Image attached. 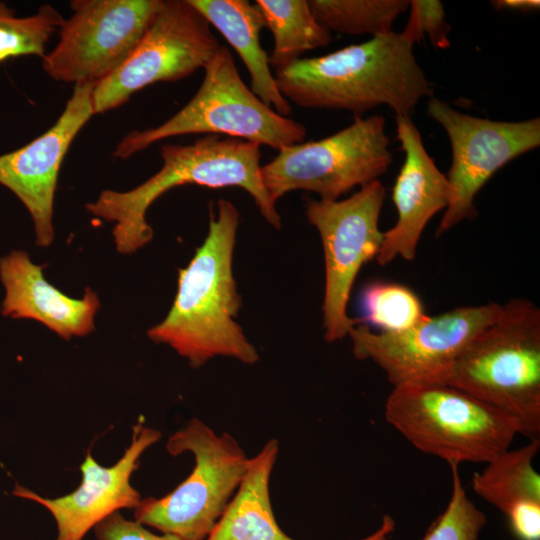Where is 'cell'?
I'll return each mask as SVG.
<instances>
[{"instance_id": "10", "label": "cell", "mask_w": 540, "mask_h": 540, "mask_svg": "<svg viewBox=\"0 0 540 540\" xmlns=\"http://www.w3.org/2000/svg\"><path fill=\"white\" fill-rule=\"evenodd\" d=\"M386 196L380 180L361 187L343 200H310L306 216L318 231L324 251V337L338 341L361 323L347 314L356 276L362 266L376 258L383 241L379 218Z\"/></svg>"}, {"instance_id": "14", "label": "cell", "mask_w": 540, "mask_h": 540, "mask_svg": "<svg viewBox=\"0 0 540 540\" xmlns=\"http://www.w3.org/2000/svg\"><path fill=\"white\" fill-rule=\"evenodd\" d=\"M94 85H74L53 126L26 145L0 155V184L29 212L37 246L48 247L54 240L53 208L59 171L74 138L94 115Z\"/></svg>"}, {"instance_id": "22", "label": "cell", "mask_w": 540, "mask_h": 540, "mask_svg": "<svg viewBox=\"0 0 540 540\" xmlns=\"http://www.w3.org/2000/svg\"><path fill=\"white\" fill-rule=\"evenodd\" d=\"M317 22L331 33L377 37L393 32L410 0H310Z\"/></svg>"}, {"instance_id": "18", "label": "cell", "mask_w": 540, "mask_h": 540, "mask_svg": "<svg viewBox=\"0 0 540 540\" xmlns=\"http://www.w3.org/2000/svg\"><path fill=\"white\" fill-rule=\"evenodd\" d=\"M540 439L507 449L474 473L476 494L500 510L518 540H540V475L533 467Z\"/></svg>"}, {"instance_id": "4", "label": "cell", "mask_w": 540, "mask_h": 540, "mask_svg": "<svg viewBox=\"0 0 540 540\" xmlns=\"http://www.w3.org/2000/svg\"><path fill=\"white\" fill-rule=\"evenodd\" d=\"M511 418L519 434L540 439V309L512 299L461 352L444 383Z\"/></svg>"}, {"instance_id": "24", "label": "cell", "mask_w": 540, "mask_h": 540, "mask_svg": "<svg viewBox=\"0 0 540 540\" xmlns=\"http://www.w3.org/2000/svg\"><path fill=\"white\" fill-rule=\"evenodd\" d=\"M361 323L373 325L382 332H398L417 324L425 315L420 298L407 286L375 282L362 294Z\"/></svg>"}, {"instance_id": "13", "label": "cell", "mask_w": 540, "mask_h": 540, "mask_svg": "<svg viewBox=\"0 0 540 540\" xmlns=\"http://www.w3.org/2000/svg\"><path fill=\"white\" fill-rule=\"evenodd\" d=\"M428 115L443 127L451 144L452 162L446 175L449 204L436 236L477 215V193L504 165L540 145V118L494 121L462 113L445 101L431 97Z\"/></svg>"}, {"instance_id": "15", "label": "cell", "mask_w": 540, "mask_h": 540, "mask_svg": "<svg viewBox=\"0 0 540 540\" xmlns=\"http://www.w3.org/2000/svg\"><path fill=\"white\" fill-rule=\"evenodd\" d=\"M160 438V431L144 426L140 417L132 427L130 445L113 466L100 465L90 450L87 451L80 465L81 483L73 492L51 499L16 485L12 493L49 510L57 524L55 540H82L91 528L111 514L137 507L141 495L130 484V477L139 468L144 451Z\"/></svg>"}, {"instance_id": "5", "label": "cell", "mask_w": 540, "mask_h": 540, "mask_svg": "<svg viewBox=\"0 0 540 540\" xmlns=\"http://www.w3.org/2000/svg\"><path fill=\"white\" fill-rule=\"evenodd\" d=\"M384 414L414 447L449 464L488 463L519 434L502 412L442 383L393 387Z\"/></svg>"}, {"instance_id": "6", "label": "cell", "mask_w": 540, "mask_h": 540, "mask_svg": "<svg viewBox=\"0 0 540 540\" xmlns=\"http://www.w3.org/2000/svg\"><path fill=\"white\" fill-rule=\"evenodd\" d=\"M203 69V81L185 106L157 127L129 132L113 156L126 159L158 141L185 134H223L278 151L304 141V125L280 115L251 91L226 46H220Z\"/></svg>"}, {"instance_id": "11", "label": "cell", "mask_w": 540, "mask_h": 540, "mask_svg": "<svg viewBox=\"0 0 540 540\" xmlns=\"http://www.w3.org/2000/svg\"><path fill=\"white\" fill-rule=\"evenodd\" d=\"M501 311L502 305L494 302L457 307L436 316L426 314L403 331L373 332L359 323L348 335L354 356L377 364L393 387L444 383L461 352Z\"/></svg>"}, {"instance_id": "23", "label": "cell", "mask_w": 540, "mask_h": 540, "mask_svg": "<svg viewBox=\"0 0 540 540\" xmlns=\"http://www.w3.org/2000/svg\"><path fill=\"white\" fill-rule=\"evenodd\" d=\"M63 22L62 14L50 4L40 6L33 15L17 17L0 1V63L24 55L43 58L47 43Z\"/></svg>"}, {"instance_id": "8", "label": "cell", "mask_w": 540, "mask_h": 540, "mask_svg": "<svg viewBox=\"0 0 540 540\" xmlns=\"http://www.w3.org/2000/svg\"><path fill=\"white\" fill-rule=\"evenodd\" d=\"M389 146L385 117H354L349 126L328 137L279 150L262 165V181L275 204L295 190L314 192L322 200H339L388 171L393 162Z\"/></svg>"}, {"instance_id": "19", "label": "cell", "mask_w": 540, "mask_h": 540, "mask_svg": "<svg viewBox=\"0 0 540 540\" xmlns=\"http://www.w3.org/2000/svg\"><path fill=\"white\" fill-rule=\"evenodd\" d=\"M278 452V441L271 439L249 458L238 489L206 540H294L281 530L270 500V476ZM386 536L381 527L363 540H385Z\"/></svg>"}, {"instance_id": "12", "label": "cell", "mask_w": 540, "mask_h": 540, "mask_svg": "<svg viewBox=\"0 0 540 540\" xmlns=\"http://www.w3.org/2000/svg\"><path fill=\"white\" fill-rule=\"evenodd\" d=\"M162 0H72V14L55 47L42 58L45 73L64 83L96 84L126 60Z\"/></svg>"}, {"instance_id": "20", "label": "cell", "mask_w": 540, "mask_h": 540, "mask_svg": "<svg viewBox=\"0 0 540 540\" xmlns=\"http://www.w3.org/2000/svg\"><path fill=\"white\" fill-rule=\"evenodd\" d=\"M237 52L250 75L251 91L277 113L288 117L292 108L277 88L269 55L260 43L263 15L247 0H189Z\"/></svg>"}, {"instance_id": "7", "label": "cell", "mask_w": 540, "mask_h": 540, "mask_svg": "<svg viewBox=\"0 0 540 540\" xmlns=\"http://www.w3.org/2000/svg\"><path fill=\"white\" fill-rule=\"evenodd\" d=\"M168 453L193 454L190 475L160 498L141 499L135 520L184 540H206L238 489L249 458L228 433L217 434L198 418L172 434Z\"/></svg>"}, {"instance_id": "3", "label": "cell", "mask_w": 540, "mask_h": 540, "mask_svg": "<svg viewBox=\"0 0 540 540\" xmlns=\"http://www.w3.org/2000/svg\"><path fill=\"white\" fill-rule=\"evenodd\" d=\"M261 145L255 142L206 135L189 145L165 144L162 166L139 186L116 191L105 189L85 209L113 223L112 235L120 254L135 253L153 238L146 213L161 195L177 186L196 184L212 189L239 187L254 200L260 214L274 228L281 218L261 176Z\"/></svg>"}, {"instance_id": "9", "label": "cell", "mask_w": 540, "mask_h": 540, "mask_svg": "<svg viewBox=\"0 0 540 540\" xmlns=\"http://www.w3.org/2000/svg\"><path fill=\"white\" fill-rule=\"evenodd\" d=\"M220 46L208 21L189 0H162L126 60L94 85V115L122 106L146 86L192 75L208 64Z\"/></svg>"}, {"instance_id": "28", "label": "cell", "mask_w": 540, "mask_h": 540, "mask_svg": "<svg viewBox=\"0 0 540 540\" xmlns=\"http://www.w3.org/2000/svg\"><path fill=\"white\" fill-rule=\"evenodd\" d=\"M492 5L498 11L500 10H516L521 12H530L538 10L540 7L539 0H496L492 1Z\"/></svg>"}, {"instance_id": "2", "label": "cell", "mask_w": 540, "mask_h": 540, "mask_svg": "<svg viewBox=\"0 0 540 540\" xmlns=\"http://www.w3.org/2000/svg\"><path fill=\"white\" fill-rule=\"evenodd\" d=\"M274 78L289 103L348 111L354 117L383 105L395 115L411 116L421 99L434 94L413 45L394 31L323 56L300 58L276 69Z\"/></svg>"}, {"instance_id": "16", "label": "cell", "mask_w": 540, "mask_h": 540, "mask_svg": "<svg viewBox=\"0 0 540 540\" xmlns=\"http://www.w3.org/2000/svg\"><path fill=\"white\" fill-rule=\"evenodd\" d=\"M397 139L404 163L396 178L392 200L397 210L394 226L383 232L376 261L385 266L395 258L412 261L427 223L449 204L450 187L422 142L411 116L395 115Z\"/></svg>"}, {"instance_id": "27", "label": "cell", "mask_w": 540, "mask_h": 540, "mask_svg": "<svg viewBox=\"0 0 540 540\" xmlns=\"http://www.w3.org/2000/svg\"><path fill=\"white\" fill-rule=\"evenodd\" d=\"M94 528L98 540H184L169 533L156 535L136 520H127L119 511L102 520Z\"/></svg>"}, {"instance_id": "17", "label": "cell", "mask_w": 540, "mask_h": 540, "mask_svg": "<svg viewBox=\"0 0 540 540\" xmlns=\"http://www.w3.org/2000/svg\"><path fill=\"white\" fill-rule=\"evenodd\" d=\"M0 280L3 316L38 321L65 340L94 330L98 295L87 288L80 299L67 296L46 280L43 266L33 263L27 252L13 250L0 258Z\"/></svg>"}, {"instance_id": "26", "label": "cell", "mask_w": 540, "mask_h": 540, "mask_svg": "<svg viewBox=\"0 0 540 540\" xmlns=\"http://www.w3.org/2000/svg\"><path fill=\"white\" fill-rule=\"evenodd\" d=\"M407 24L400 33L414 45L427 35L432 45L439 49L450 46V25L445 20L443 4L438 0H410Z\"/></svg>"}, {"instance_id": "25", "label": "cell", "mask_w": 540, "mask_h": 540, "mask_svg": "<svg viewBox=\"0 0 540 540\" xmlns=\"http://www.w3.org/2000/svg\"><path fill=\"white\" fill-rule=\"evenodd\" d=\"M452 493L444 512L432 524L423 540H478L486 524L485 514L469 499L458 472L450 464Z\"/></svg>"}, {"instance_id": "21", "label": "cell", "mask_w": 540, "mask_h": 540, "mask_svg": "<svg viewBox=\"0 0 540 540\" xmlns=\"http://www.w3.org/2000/svg\"><path fill=\"white\" fill-rule=\"evenodd\" d=\"M255 4L273 36L269 63L275 70L333 40L332 33L315 19L307 0H256Z\"/></svg>"}, {"instance_id": "1", "label": "cell", "mask_w": 540, "mask_h": 540, "mask_svg": "<svg viewBox=\"0 0 540 540\" xmlns=\"http://www.w3.org/2000/svg\"><path fill=\"white\" fill-rule=\"evenodd\" d=\"M239 212L226 199L210 213L208 234L189 264L178 271L173 304L162 322L147 335L173 348L199 368L224 356L254 364L259 354L236 322L241 298L233 275V252Z\"/></svg>"}]
</instances>
